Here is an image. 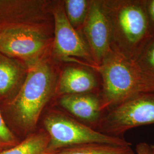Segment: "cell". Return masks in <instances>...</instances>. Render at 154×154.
<instances>
[{
  "instance_id": "7c38bea8",
  "label": "cell",
  "mask_w": 154,
  "mask_h": 154,
  "mask_svg": "<svg viewBox=\"0 0 154 154\" xmlns=\"http://www.w3.org/2000/svg\"><path fill=\"white\" fill-rule=\"evenodd\" d=\"M131 145L88 143L60 149L53 154H135Z\"/></svg>"
},
{
  "instance_id": "9a60e30c",
  "label": "cell",
  "mask_w": 154,
  "mask_h": 154,
  "mask_svg": "<svg viewBox=\"0 0 154 154\" xmlns=\"http://www.w3.org/2000/svg\"><path fill=\"white\" fill-rule=\"evenodd\" d=\"M133 58L144 70L154 75V35L147 39Z\"/></svg>"
},
{
  "instance_id": "30bf717a",
  "label": "cell",
  "mask_w": 154,
  "mask_h": 154,
  "mask_svg": "<svg viewBox=\"0 0 154 154\" xmlns=\"http://www.w3.org/2000/svg\"><path fill=\"white\" fill-rule=\"evenodd\" d=\"M96 86V80L90 72L81 68L68 67L61 75L59 91L64 95L88 93Z\"/></svg>"
},
{
  "instance_id": "9c48e42d",
  "label": "cell",
  "mask_w": 154,
  "mask_h": 154,
  "mask_svg": "<svg viewBox=\"0 0 154 154\" xmlns=\"http://www.w3.org/2000/svg\"><path fill=\"white\" fill-rule=\"evenodd\" d=\"M60 103L63 109L85 125L94 130L99 126L103 111L101 99L96 95L88 93L66 94L61 97Z\"/></svg>"
},
{
  "instance_id": "4fadbf2b",
  "label": "cell",
  "mask_w": 154,
  "mask_h": 154,
  "mask_svg": "<svg viewBox=\"0 0 154 154\" xmlns=\"http://www.w3.org/2000/svg\"><path fill=\"white\" fill-rule=\"evenodd\" d=\"M21 73L20 66L11 58L0 53V97L11 93L18 81Z\"/></svg>"
},
{
  "instance_id": "8fae6325",
  "label": "cell",
  "mask_w": 154,
  "mask_h": 154,
  "mask_svg": "<svg viewBox=\"0 0 154 154\" xmlns=\"http://www.w3.org/2000/svg\"><path fill=\"white\" fill-rule=\"evenodd\" d=\"M49 137L44 129L35 130L17 145L0 154H53L49 149Z\"/></svg>"
},
{
  "instance_id": "277c9868",
  "label": "cell",
  "mask_w": 154,
  "mask_h": 154,
  "mask_svg": "<svg viewBox=\"0 0 154 154\" xmlns=\"http://www.w3.org/2000/svg\"><path fill=\"white\" fill-rule=\"evenodd\" d=\"M43 125V129L49 137V149L53 152L85 143L131 145L124 138L107 135L61 113L54 112L46 116Z\"/></svg>"
},
{
  "instance_id": "ac0fdd59",
  "label": "cell",
  "mask_w": 154,
  "mask_h": 154,
  "mask_svg": "<svg viewBox=\"0 0 154 154\" xmlns=\"http://www.w3.org/2000/svg\"><path fill=\"white\" fill-rule=\"evenodd\" d=\"M146 2V8L149 17V21L151 20L154 23V0Z\"/></svg>"
},
{
  "instance_id": "e0dca14e",
  "label": "cell",
  "mask_w": 154,
  "mask_h": 154,
  "mask_svg": "<svg viewBox=\"0 0 154 154\" xmlns=\"http://www.w3.org/2000/svg\"><path fill=\"white\" fill-rule=\"evenodd\" d=\"M135 152L136 154H154V149L152 144L140 142L136 146Z\"/></svg>"
},
{
  "instance_id": "5bb4252c",
  "label": "cell",
  "mask_w": 154,
  "mask_h": 154,
  "mask_svg": "<svg viewBox=\"0 0 154 154\" xmlns=\"http://www.w3.org/2000/svg\"><path fill=\"white\" fill-rule=\"evenodd\" d=\"M90 3L85 0H67L65 1V14L69 21L74 28L83 24L88 14Z\"/></svg>"
},
{
  "instance_id": "3957f363",
  "label": "cell",
  "mask_w": 154,
  "mask_h": 154,
  "mask_svg": "<svg viewBox=\"0 0 154 154\" xmlns=\"http://www.w3.org/2000/svg\"><path fill=\"white\" fill-rule=\"evenodd\" d=\"M113 4L109 9L106 6L111 19L112 38L115 37L117 42L113 47L134 58L150 36L146 2L119 1Z\"/></svg>"
},
{
  "instance_id": "ba28073f",
  "label": "cell",
  "mask_w": 154,
  "mask_h": 154,
  "mask_svg": "<svg viewBox=\"0 0 154 154\" xmlns=\"http://www.w3.org/2000/svg\"><path fill=\"white\" fill-rule=\"evenodd\" d=\"M55 38L54 49L55 54L62 58L77 57L91 60V55L79 34L69 21L63 9L54 11Z\"/></svg>"
},
{
  "instance_id": "6da1fadb",
  "label": "cell",
  "mask_w": 154,
  "mask_h": 154,
  "mask_svg": "<svg viewBox=\"0 0 154 154\" xmlns=\"http://www.w3.org/2000/svg\"><path fill=\"white\" fill-rule=\"evenodd\" d=\"M53 86L50 66L38 60L30 62L21 88L0 110L6 125L20 141L36 130L40 116L51 98Z\"/></svg>"
},
{
  "instance_id": "2e32d148",
  "label": "cell",
  "mask_w": 154,
  "mask_h": 154,
  "mask_svg": "<svg viewBox=\"0 0 154 154\" xmlns=\"http://www.w3.org/2000/svg\"><path fill=\"white\" fill-rule=\"evenodd\" d=\"M20 142L6 125L0 111V152L16 146Z\"/></svg>"
},
{
  "instance_id": "52a82bcc",
  "label": "cell",
  "mask_w": 154,
  "mask_h": 154,
  "mask_svg": "<svg viewBox=\"0 0 154 154\" xmlns=\"http://www.w3.org/2000/svg\"><path fill=\"white\" fill-rule=\"evenodd\" d=\"M46 45V39L37 30L9 26L0 36V53L32 62L37 60V57L44 51Z\"/></svg>"
},
{
  "instance_id": "7a4b0ae2",
  "label": "cell",
  "mask_w": 154,
  "mask_h": 154,
  "mask_svg": "<svg viewBox=\"0 0 154 154\" xmlns=\"http://www.w3.org/2000/svg\"><path fill=\"white\" fill-rule=\"evenodd\" d=\"M95 67L103 81V111L137 95L154 93V75L113 46L110 54Z\"/></svg>"
},
{
  "instance_id": "ffe728a7",
  "label": "cell",
  "mask_w": 154,
  "mask_h": 154,
  "mask_svg": "<svg viewBox=\"0 0 154 154\" xmlns=\"http://www.w3.org/2000/svg\"><path fill=\"white\" fill-rule=\"evenodd\" d=\"M152 147H154V144H152Z\"/></svg>"
},
{
  "instance_id": "d6986e66",
  "label": "cell",
  "mask_w": 154,
  "mask_h": 154,
  "mask_svg": "<svg viewBox=\"0 0 154 154\" xmlns=\"http://www.w3.org/2000/svg\"><path fill=\"white\" fill-rule=\"evenodd\" d=\"M6 28H8V27H6ZM6 28H2V27H0V36L1 35V34H2V32H4V30Z\"/></svg>"
},
{
  "instance_id": "5b68a950",
  "label": "cell",
  "mask_w": 154,
  "mask_h": 154,
  "mask_svg": "<svg viewBox=\"0 0 154 154\" xmlns=\"http://www.w3.org/2000/svg\"><path fill=\"white\" fill-rule=\"evenodd\" d=\"M108 110L97 131L111 137L123 138L130 129L154 124V93L137 95Z\"/></svg>"
},
{
  "instance_id": "8992f818",
  "label": "cell",
  "mask_w": 154,
  "mask_h": 154,
  "mask_svg": "<svg viewBox=\"0 0 154 154\" xmlns=\"http://www.w3.org/2000/svg\"><path fill=\"white\" fill-rule=\"evenodd\" d=\"M83 24L91 55L98 66L112 50V25L106 6L98 1L90 2Z\"/></svg>"
}]
</instances>
